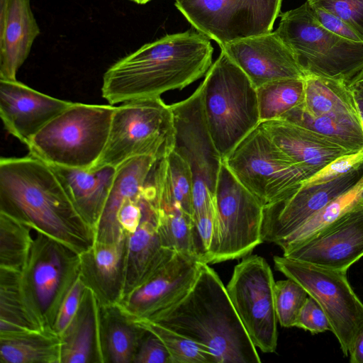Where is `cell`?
Wrapping results in <instances>:
<instances>
[{
  "label": "cell",
  "instance_id": "27",
  "mask_svg": "<svg viewBox=\"0 0 363 363\" xmlns=\"http://www.w3.org/2000/svg\"><path fill=\"white\" fill-rule=\"evenodd\" d=\"M61 337L52 330L0 333L1 363H60Z\"/></svg>",
  "mask_w": 363,
  "mask_h": 363
},
{
  "label": "cell",
  "instance_id": "48",
  "mask_svg": "<svg viewBox=\"0 0 363 363\" xmlns=\"http://www.w3.org/2000/svg\"><path fill=\"white\" fill-rule=\"evenodd\" d=\"M360 203L363 206V198H362V201H361Z\"/></svg>",
  "mask_w": 363,
  "mask_h": 363
},
{
  "label": "cell",
  "instance_id": "10",
  "mask_svg": "<svg viewBox=\"0 0 363 363\" xmlns=\"http://www.w3.org/2000/svg\"><path fill=\"white\" fill-rule=\"evenodd\" d=\"M80 270L79 255L33 228L22 280L29 303L44 329L52 330L60 304Z\"/></svg>",
  "mask_w": 363,
  "mask_h": 363
},
{
  "label": "cell",
  "instance_id": "41",
  "mask_svg": "<svg viewBox=\"0 0 363 363\" xmlns=\"http://www.w3.org/2000/svg\"><path fill=\"white\" fill-rule=\"evenodd\" d=\"M295 327L315 335L331 330L329 321L320 305L308 296L296 321Z\"/></svg>",
  "mask_w": 363,
  "mask_h": 363
},
{
  "label": "cell",
  "instance_id": "12",
  "mask_svg": "<svg viewBox=\"0 0 363 363\" xmlns=\"http://www.w3.org/2000/svg\"><path fill=\"white\" fill-rule=\"evenodd\" d=\"M282 0H175L193 28L220 46L272 32Z\"/></svg>",
  "mask_w": 363,
  "mask_h": 363
},
{
  "label": "cell",
  "instance_id": "36",
  "mask_svg": "<svg viewBox=\"0 0 363 363\" xmlns=\"http://www.w3.org/2000/svg\"><path fill=\"white\" fill-rule=\"evenodd\" d=\"M157 335L167 349L172 363H216L213 355L193 340L155 322H135Z\"/></svg>",
  "mask_w": 363,
  "mask_h": 363
},
{
  "label": "cell",
  "instance_id": "38",
  "mask_svg": "<svg viewBox=\"0 0 363 363\" xmlns=\"http://www.w3.org/2000/svg\"><path fill=\"white\" fill-rule=\"evenodd\" d=\"M87 287L80 270L60 304L52 327L60 337L76 316Z\"/></svg>",
  "mask_w": 363,
  "mask_h": 363
},
{
  "label": "cell",
  "instance_id": "14",
  "mask_svg": "<svg viewBox=\"0 0 363 363\" xmlns=\"http://www.w3.org/2000/svg\"><path fill=\"white\" fill-rule=\"evenodd\" d=\"M170 106L175 129L174 150L189 162L193 189L207 187L215 194L223 158L206 121L201 84L190 96Z\"/></svg>",
  "mask_w": 363,
  "mask_h": 363
},
{
  "label": "cell",
  "instance_id": "43",
  "mask_svg": "<svg viewBox=\"0 0 363 363\" xmlns=\"http://www.w3.org/2000/svg\"><path fill=\"white\" fill-rule=\"evenodd\" d=\"M308 5L315 18L326 30L352 41L363 42V38L340 18L321 7Z\"/></svg>",
  "mask_w": 363,
  "mask_h": 363
},
{
  "label": "cell",
  "instance_id": "26",
  "mask_svg": "<svg viewBox=\"0 0 363 363\" xmlns=\"http://www.w3.org/2000/svg\"><path fill=\"white\" fill-rule=\"evenodd\" d=\"M157 208H177L193 216V177L186 160L175 150L155 168Z\"/></svg>",
  "mask_w": 363,
  "mask_h": 363
},
{
  "label": "cell",
  "instance_id": "28",
  "mask_svg": "<svg viewBox=\"0 0 363 363\" xmlns=\"http://www.w3.org/2000/svg\"><path fill=\"white\" fill-rule=\"evenodd\" d=\"M101 330L104 361L114 363L133 362L147 332L116 304L102 306Z\"/></svg>",
  "mask_w": 363,
  "mask_h": 363
},
{
  "label": "cell",
  "instance_id": "32",
  "mask_svg": "<svg viewBox=\"0 0 363 363\" xmlns=\"http://www.w3.org/2000/svg\"><path fill=\"white\" fill-rule=\"evenodd\" d=\"M33 242V228L0 212V269L23 272Z\"/></svg>",
  "mask_w": 363,
  "mask_h": 363
},
{
  "label": "cell",
  "instance_id": "9",
  "mask_svg": "<svg viewBox=\"0 0 363 363\" xmlns=\"http://www.w3.org/2000/svg\"><path fill=\"white\" fill-rule=\"evenodd\" d=\"M275 268L298 283L321 307L345 357L363 329V303L347 272L332 270L285 256L274 257Z\"/></svg>",
  "mask_w": 363,
  "mask_h": 363
},
{
  "label": "cell",
  "instance_id": "47",
  "mask_svg": "<svg viewBox=\"0 0 363 363\" xmlns=\"http://www.w3.org/2000/svg\"><path fill=\"white\" fill-rule=\"evenodd\" d=\"M129 1L135 2V3L138 4H145L149 2L151 0H129Z\"/></svg>",
  "mask_w": 363,
  "mask_h": 363
},
{
  "label": "cell",
  "instance_id": "30",
  "mask_svg": "<svg viewBox=\"0 0 363 363\" xmlns=\"http://www.w3.org/2000/svg\"><path fill=\"white\" fill-rule=\"evenodd\" d=\"M301 105L287 111L279 119L308 129L350 152L363 149V128L359 119L336 114L313 116Z\"/></svg>",
  "mask_w": 363,
  "mask_h": 363
},
{
  "label": "cell",
  "instance_id": "21",
  "mask_svg": "<svg viewBox=\"0 0 363 363\" xmlns=\"http://www.w3.org/2000/svg\"><path fill=\"white\" fill-rule=\"evenodd\" d=\"M259 125L291 160L315 172L337 157L351 153L314 132L284 120L264 121Z\"/></svg>",
  "mask_w": 363,
  "mask_h": 363
},
{
  "label": "cell",
  "instance_id": "4",
  "mask_svg": "<svg viewBox=\"0 0 363 363\" xmlns=\"http://www.w3.org/2000/svg\"><path fill=\"white\" fill-rule=\"evenodd\" d=\"M201 86L206 121L223 160L260 123L256 88L223 50Z\"/></svg>",
  "mask_w": 363,
  "mask_h": 363
},
{
  "label": "cell",
  "instance_id": "42",
  "mask_svg": "<svg viewBox=\"0 0 363 363\" xmlns=\"http://www.w3.org/2000/svg\"><path fill=\"white\" fill-rule=\"evenodd\" d=\"M133 363H172L161 340L147 330L133 361Z\"/></svg>",
  "mask_w": 363,
  "mask_h": 363
},
{
  "label": "cell",
  "instance_id": "44",
  "mask_svg": "<svg viewBox=\"0 0 363 363\" xmlns=\"http://www.w3.org/2000/svg\"><path fill=\"white\" fill-rule=\"evenodd\" d=\"M347 83L353 94L363 128V72Z\"/></svg>",
  "mask_w": 363,
  "mask_h": 363
},
{
  "label": "cell",
  "instance_id": "23",
  "mask_svg": "<svg viewBox=\"0 0 363 363\" xmlns=\"http://www.w3.org/2000/svg\"><path fill=\"white\" fill-rule=\"evenodd\" d=\"M50 166L77 210L95 232L117 168L111 166L89 169Z\"/></svg>",
  "mask_w": 363,
  "mask_h": 363
},
{
  "label": "cell",
  "instance_id": "2",
  "mask_svg": "<svg viewBox=\"0 0 363 363\" xmlns=\"http://www.w3.org/2000/svg\"><path fill=\"white\" fill-rule=\"evenodd\" d=\"M213 52L209 38L196 30L166 35L112 65L102 96L115 105L182 89L207 73Z\"/></svg>",
  "mask_w": 363,
  "mask_h": 363
},
{
  "label": "cell",
  "instance_id": "25",
  "mask_svg": "<svg viewBox=\"0 0 363 363\" xmlns=\"http://www.w3.org/2000/svg\"><path fill=\"white\" fill-rule=\"evenodd\" d=\"M101 309V302L88 286L76 316L61 337L60 363L105 362Z\"/></svg>",
  "mask_w": 363,
  "mask_h": 363
},
{
  "label": "cell",
  "instance_id": "6",
  "mask_svg": "<svg viewBox=\"0 0 363 363\" xmlns=\"http://www.w3.org/2000/svg\"><path fill=\"white\" fill-rule=\"evenodd\" d=\"M275 33L294 55L306 75L347 82L363 72V42H355L323 28L307 1L281 13Z\"/></svg>",
  "mask_w": 363,
  "mask_h": 363
},
{
  "label": "cell",
  "instance_id": "20",
  "mask_svg": "<svg viewBox=\"0 0 363 363\" xmlns=\"http://www.w3.org/2000/svg\"><path fill=\"white\" fill-rule=\"evenodd\" d=\"M157 207L150 202L138 229L126 234L121 299L150 278L175 252L162 246L157 228ZM120 299V300H121Z\"/></svg>",
  "mask_w": 363,
  "mask_h": 363
},
{
  "label": "cell",
  "instance_id": "19",
  "mask_svg": "<svg viewBox=\"0 0 363 363\" xmlns=\"http://www.w3.org/2000/svg\"><path fill=\"white\" fill-rule=\"evenodd\" d=\"M72 102L54 98L16 80L0 79V116L5 129L26 146Z\"/></svg>",
  "mask_w": 363,
  "mask_h": 363
},
{
  "label": "cell",
  "instance_id": "5",
  "mask_svg": "<svg viewBox=\"0 0 363 363\" xmlns=\"http://www.w3.org/2000/svg\"><path fill=\"white\" fill-rule=\"evenodd\" d=\"M115 109L72 103L33 138L29 153L50 165L91 168L106 147Z\"/></svg>",
  "mask_w": 363,
  "mask_h": 363
},
{
  "label": "cell",
  "instance_id": "13",
  "mask_svg": "<svg viewBox=\"0 0 363 363\" xmlns=\"http://www.w3.org/2000/svg\"><path fill=\"white\" fill-rule=\"evenodd\" d=\"M267 262L258 255L243 257L226 286L228 294L245 330L257 348L276 351L278 340L274 286Z\"/></svg>",
  "mask_w": 363,
  "mask_h": 363
},
{
  "label": "cell",
  "instance_id": "22",
  "mask_svg": "<svg viewBox=\"0 0 363 363\" xmlns=\"http://www.w3.org/2000/svg\"><path fill=\"white\" fill-rule=\"evenodd\" d=\"M40 33L30 0H9L0 22V79L16 80Z\"/></svg>",
  "mask_w": 363,
  "mask_h": 363
},
{
  "label": "cell",
  "instance_id": "16",
  "mask_svg": "<svg viewBox=\"0 0 363 363\" xmlns=\"http://www.w3.org/2000/svg\"><path fill=\"white\" fill-rule=\"evenodd\" d=\"M363 178V164L328 182L300 186L289 196L264 206L263 242L277 244L288 237L328 203L349 191Z\"/></svg>",
  "mask_w": 363,
  "mask_h": 363
},
{
  "label": "cell",
  "instance_id": "39",
  "mask_svg": "<svg viewBox=\"0 0 363 363\" xmlns=\"http://www.w3.org/2000/svg\"><path fill=\"white\" fill-rule=\"evenodd\" d=\"M363 164V149L342 155L332 160L306 179L301 186H309L328 182L341 177Z\"/></svg>",
  "mask_w": 363,
  "mask_h": 363
},
{
  "label": "cell",
  "instance_id": "18",
  "mask_svg": "<svg viewBox=\"0 0 363 363\" xmlns=\"http://www.w3.org/2000/svg\"><path fill=\"white\" fill-rule=\"evenodd\" d=\"M257 89L282 79L306 76L294 55L277 34L270 32L220 45Z\"/></svg>",
  "mask_w": 363,
  "mask_h": 363
},
{
  "label": "cell",
  "instance_id": "3",
  "mask_svg": "<svg viewBox=\"0 0 363 363\" xmlns=\"http://www.w3.org/2000/svg\"><path fill=\"white\" fill-rule=\"evenodd\" d=\"M149 321L202 345L216 363L261 362L226 287L208 264L202 262L194 284L182 299Z\"/></svg>",
  "mask_w": 363,
  "mask_h": 363
},
{
  "label": "cell",
  "instance_id": "24",
  "mask_svg": "<svg viewBox=\"0 0 363 363\" xmlns=\"http://www.w3.org/2000/svg\"><path fill=\"white\" fill-rule=\"evenodd\" d=\"M126 234L111 242L95 241L81 256V272L87 286L102 306L116 304L121 299Z\"/></svg>",
  "mask_w": 363,
  "mask_h": 363
},
{
  "label": "cell",
  "instance_id": "1",
  "mask_svg": "<svg viewBox=\"0 0 363 363\" xmlns=\"http://www.w3.org/2000/svg\"><path fill=\"white\" fill-rule=\"evenodd\" d=\"M0 212L60 242L78 255L95 232L77 210L50 164L28 154L0 160Z\"/></svg>",
  "mask_w": 363,
  "mask_h": 363
},
{
  "label": "cell",
  "instance_id": "17",
  "mask_svg": "<svg viewBox=\"0 0 363 363\" xmlns=\"http://www.w3.org/2000/svg\"><path fill=\"white\" fill-rule=\"evenodd\" d=\"M283 252L291 259L347 272L363 257V206L359 203L328 226Z\"/></svg>",
  "mask_w": 363,
  "mask_h": 363
},
{
  "label": "cell",
  "instance_id": "35",
  "mask_svg": "<svg viewBox=\"0 0 363 363\" xmlns=\"http://www.w3.org/2000/svg\"><path fill=\"white\" fill-rule=\"evenodd\" d=\"M157 228L163 247L199 259L193 216L177 208H157Z\"/></svg>",
  "mask_w": 363,
  "mask_h": 363
},
{
  "label": "cell",
  "instance_id": "33",
  "mask_svg": "<svg viewBox=\"0 0 363 363\" xmlns=\"http://www.w3.org/2000/svg\"><path fill=\"white\" fill-rule=\"evenodd\" d=\"M363 198V178L352 189L335 198L310 217L294 233L277 243L282 250L297 245L328 226L359 205Z\"/></svg>",
  "mask_w": 363,
  "mask_h": 363
},
{
  "label": "cell",
  "instance_id": "45",
  "mask_svg": "<svg viewBox=\"0 0 363 363\" xmlns=\"http://www.w3.org/2000/svg\"><path fill=\"white\" fill-rule=\"evenodd\" d=\"M349 355L351 363H363V329L356 337Z\"/></svg>",
  "mask_w": 363,
  "mask_h": 363
},
{
  "label": "cell",
  "instance_id": "29",
  "mask_svg": "<svg viewBox=\"0 0 363 363\" xmlns=\"http://www.w3.org/2000/svg\"><path fill=\"white\" fill-rule=\"evenodd\" d=\"M303 84L304 99L301 106L309 115H347L361 121L353 94L347 82L307 74L303 78Z\"/></svg>",
  "mask_w": 363,
  "mask_h": 363
},
{
  "label": "cell",
  "instance_id": "46",
  "mask_svg": "<svg viewBox=\"0 0 363 363\" xmlns=\"http://www.w3.org/2000/svg\"><path fill=\"white\" fill-rule=\"evenodd\" d=\"M9 1V0H0V22L4 18Z\"/></svg>",
  "mask_w": 363,
  "mask_h": 363
},
{
  "label": "cell",
  "instance_id": "8",
  "mask_svg": "<svg viewBox=\"0 0 363 363\" xmlns=\"http://www.w3.org/2000/svg\"><path fill=\"white\" fill-rule=\"evenodd\" d=\"M223 162L264 206L289 196L316 172L291 160L259 125Z\"/></svg>",
  "mask_w": 363,
  "mask_h": 363
},
{
  "label": "cell",
  "instance_id": "7",
  "mask_svg": "<svg viewBox=\"0 0 363 363\" xmlns=\"http://www.w3.org/2000/svg\"><path fill=\"white\" fill-rule=\"evenodd\" d=\"M174 144L172 108L160 96L125 102L116 106L106 147L91 167L118 168L139 156L160 160L174 150Z\"/></svg>",
  "mask_w": 363,
  "mask_h": 363
},
{
  "label": "cell",
  "instance_id": "15",
  "mask_svg": "<svg viewBox=\"0 0 363 363\" xmlns=\"http://www.w3.org/2000/svg\"><path fill=\"white\" fill-rule=\"evenodd\" d=\"M201 264L196 257L175 252L169 262L116 305L133 322L150 320L186 295Z\"/></svg>",
  "mask_w": 363,
  "mask_h": 363
},
{
  "label": "cell",
  "instance_id": "40",
  "mask_svg": "<svg viewBox=\"0 0 363 363\" xmlns=\"http://www.w3.org/2000/svg\"><path fill=\"white\" fill-rule=\"evenodd\" d=\"M340 18L363 38V0H306Z\"/></svg>",
  "mask_w": 363,
  "mask_h": 363
},
{
  "label": "cell",
  "instance_id": "11",
  "mask_svg": "<svg viewBox=\"0 0 363 363\" xmlns=\"http://www.w3.org/2000/svg\"><path fill=\"white\" fill-rule=\"evenodd\" d=\"M215 206L217 240L209 264L243 258L263 242L264 206L235 177L223 160L216 186Z\"/></svg>",
  "mask_w": 363,
  "mask_h": 363
},
{
  "label": "cell",
  "instance_id": "34",
  "mask_svg": "<svg viewBox=\"0 0 363 363\" xmlns=\"http://www.w3.org/2000/svg\"><path fill=\"white\" fill-rule=\"evenodd\" d=\"M260 123L279 119L303 103V79L272 81L256 89Z\"/></svg>",
  "mask_w": 363,
  "mask_h": 363
},
{
  "label": "cell",
  "instance_id": "37",
  "mask_svg": "<svg viewBox=\"0 0 363 363\" xmlns=\"http://www.w3.org/2000/svg\"><path fill=\"white\" fill-rule=\"evenodd\" d=\"M277 320L284 328L295 327L298 315L308 294L296 281L287 278L277 281L274 286Z\"/></svg>",
  "mask_w": 363,
  "mask_h": 363
},
{
  "label": "cell",
  "instance_id": "31",
  "mask_svg": "<svg viewBox=\"0 0 363 363\" xmlns=\"http://www.w3.org/2000/svg\"><path fill=\"white\" fill-rule=\"evenodd\" d=\"M36 330L46 329L29 303L22 272L0 269V333Z\"/></svg>",
  "mask_w": 363,
  "mask_h": 363
}]
</instances>
